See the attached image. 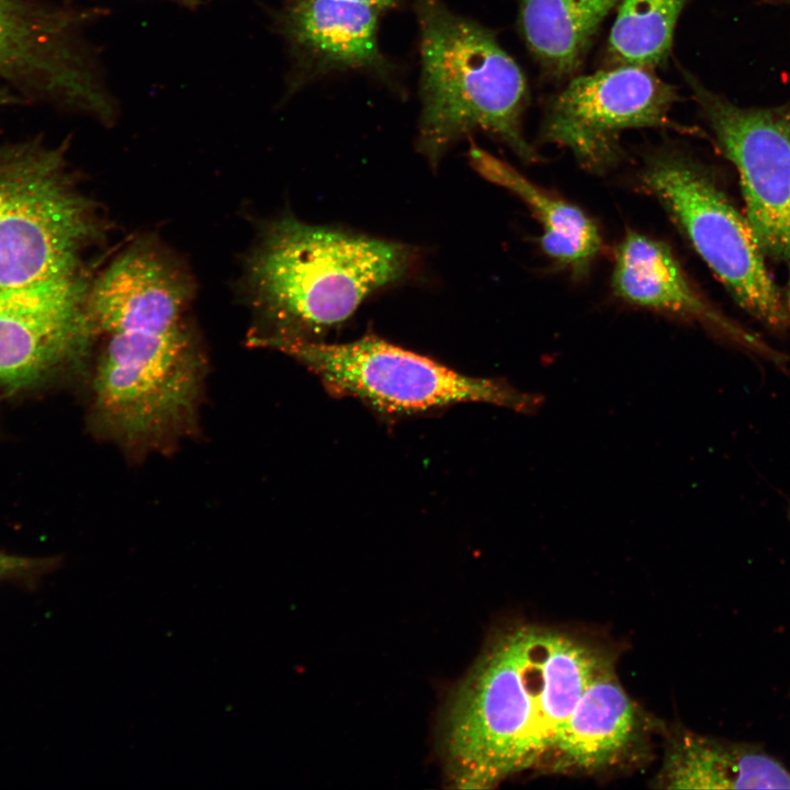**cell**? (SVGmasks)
I'll return each mask as SVG.
<instances>
[{
  "mask_svg": "<svg viewBox=\"0 0 790 790\" xmlns=\"http://www.w3.org/2000/svg\"><path fill=\"white\" fill-rule=\"evenodd\" d=\"M356 1L371 4L375 8H377L379 10H381L382 12H385V11L395 9L400 3L402 0H356Z\"/></svg>",
  "mask_w": 790,
  "mask_h": 790,
  "instance_id": "21",
  "label": "cell"
},
{
  "mask_svg": "<svg viewBox=\"0 0 790 790\" xmlns=\"http://www.w3.org/2000/svg\"><path fill=\"white\" fill-rule=\"evenodd\" d=\"M172 1L181 7H184L187 9H195L201 4V0H168Z\"/></svg>",
  "mask_w": 790,
  "mask_h": 790,
  "instance_id": "22",
  "label": "cell"
},
{
  "mask_svg": "<svg viewBox=\"0 0 790 790\" xmlns=\"http://www.w3.org/2000/svg\"><path fill=\"white\" fill-rule=\"evenodd\" d=\"M640 709L621 686L614 663L584 688L562 727L550 764L555 771L591 772L622 759L641 736Z\"/></svg>",
  "mask_w": 790,
  "mask_h": 790,
  "instance_id": "14",
  "label": "cell"
},
{
  "mask_svg": "<svg viewBox=\"0 0 790 790\" xmlns=\"http://www.w3.org/2000/svg\"><path fill=\"white\" fill-rule=\"evenodd\" d=\"M611 284L613 293L632 305L700 323L719 337L776 363L788 359L703 298L661 240L628 232L616 250Z\"/></svg>",
  "mask_w": 790,
  "mask_h": 790,
  "instance_id": "13",
  "label": "cell"
},
{
  "mask_svg": "<svg viewBox=\"0 0 790 790\" xmlns=\"http://www.w3.org/2000/svg\"><path fill=\"white\" fill-rule=\"evenodd\" d=\"M677 100L676 88L654 70L610 66L573 78L548 101L541 137L569 149L589 171L605 172L621 159L620 133L672 125Z\"/></svg>",
  "mask_w": 790,
  "mask_h": 790,
  "instance_id": "9",
  "label": "cell"
},
{
  "mask_svg": "<svg viewBox=\"0 0 790 790\" xmlns=\"http://www.w3.org/2000/svg\"><path fill=\"white\" fill-rule=\"evenodd\" d=\"M86 13L40 5L29 0H0V34L33 44L72 49L82 40Z\"/></svg>",
  "mask_w": 790,
  "mask_h": 790,
  "instance_id": "20",
  "label": "cell"
},
{
  "mask_svg": "<svg viewBox=\"0 0 790 790\" xmlns=\"http://www.w3.org/2000/svg\"><path fill=\"white\" fill-rule=\"evenodd\" d=\"M297 360L335 395L358 398L387 416L485 403L534 413L543 397L501 380L462 374L374 336L343 343L279 340L267 346Z\"/></svg>",
  "mask_w": 790,
  "mask_h": 790,
  "instance_id": "6",
  "label": "cell"
},
{
  "mask_svg": "<svg viewBox=\"0 0 790 790\" xmlns=\"http://www.w3.org/2000/svg\"><path fill=\"white\" fill-rule=\"evenodd\" d=\"M0 77L27 97L83 111L101 89L95 59L0 34Z\"/></svg>",
  "mask_w": 790,
  "mask_h": 790,
  "instance_id": "18",
  "label": "cell"
},
{
  "mask_svg": "<svg viewBox=\"0 0 790 790\" xmlns=\"http://www.w3.org/2000/svg\"><path fill=\"white\" fill-rule=\"evenodd\" d=\"M383 12L356 0H282L273 18L293 61L289 89L332 71L390 74L379 43Z\"/></svg>",
  "mask_w": 790,
  "mask_h": 790,
  "instance_id": "11",
  "label": "cell"
},
{
  "mask_svg": "<svg viewBox=\"0 0 790 790\" xmlns=\"http://www.w3.org/2000/svg\"><path fill=\"white\" fill-rule=\"evenodd\" d=\"M681 72L738 173L744 215L761 252L786 270L790 302V105L742 108Z\"/></svg>",
  "mask_w": 790,
  "mask_h": 790,
  "instance_id": "8",
  "label": "cell"
},
{
  "mask_svg": "<svg viewBox=\"0 0 790 790\" xmlns=\"http://www.w3.org/2000/svg\"><path fill=\"white\" fill-rule=\"evenodd\" d=\"M472 167L488 181L520 198L542 225L540 244L556 263L576 275L587 272L602 247L595 222L579 207L546 192L507 162L471 142Z\"/></svg>",
  "mask_w": 790,
  "mask_h": 790,
  "instance_id": "16",
  "label": "cell"
},
{
  "mask_svg": "<svg viewBox=\"0 0 790 790\" xmlns=\"http://www.w3.org/2000/svg\"><path fill=\"white\" fill-rule=\"evenodd\" d=\"M193 283L173 255L149 238L127 246L90 284L87 311L97 336L189 318Z\"/></svg>",
  "mask_w": 790,
  "mask_h": 790,
  "instance_id": "12",
  "label": "cell"
},
{
  "mask_svg": "<svg viewBox=\"0 0 790 790\" xmlns=\"http://www.w3.org/2000/svg\"><path fill=\"white\" fill-rule=\"evenodd\" d=\"M613 657L579 636L534 624L501 628L451 693L440 746L452 783L490 788L550 764L584 688Z\"/></svg>",
  "mask_w": 790,
  "mask_h": 790,
  "instance_id": "1",
  "label": "cell"
},
{
  "mask_svg": "<svg viewBox=\"0 0 790 790\" xmlns=\"http://www.w3.org/2000/svg\"><path fill=\"white\" fill-rule=\"evenodd\" d=\"M641 180L736 303L790 336L786 291L771 276L745 215L711 173L685 153L661 148L647 158Z\"/></svg>",
  "mask_w": 790,
  "mask_h": 790,
  "instance_id": "7",
  "label": "cell"
},
{
  "mask_svg": "<svg viewBox=\"0 0 790 790\" xmlns=\"http://www.w3.org/2000/svg\"><path fill=\"white\" fill-rule=\"evenodd\" d=\"M620 0H519L520 34L544 75H575L603 19Z\"/></svg>",
  "mask_w": 790,
  "mask_h": 790,
  "instance_id": "17",
  "label": "cell"
},
{
  "mask_svg": "<svg viewBox=\"0 0 790 790\" xmlns=\"http://www.w3.org/2000/svg\"><path fill=\"white\" fill-rule=\"evenodd\" d=\"M411 262L400 244L275 219L246 261L245 291L257 323L248 342L315 340L373 291L403 278Z\"/></svg>",
  "mask_w": 790,
  "mask_h": 790,
  "instance_id": "2",
  "label": "cell"
},
{
  "mask_svg": "<svg viewBox=\"0 0 790 790\" xmlns=\"http://www.w3.org/2000/svg\"><path fill=\"white\" fill-rule=\"evenodd\" d=\"M106 338L93 376L99 430L131 454L166 449L193 430L206 359L189 318Z\"/></svg>",
  "mask_w": 790,
  "mask_h": 790,
  "instance_id": "4",
  "label": "cell"
},
{
  "mask_svg": "<svg viewBox=\"0 0 790 790\" xmlns=\"http://www.w3.org/2000/svg\"><path fill=\"white\" fill-rule=\"evenodd\" d=\"M90 284L75 274L0 290V386L26 388L87 356Z\"/></svg>",
  "mask_w": 790,
  "mask_h": 790,
  "instance_id": "10",
  "label": "cell"
},
{
  "mask_svg": "<svg viewBox=\"0 0 790 790\" xmlns=\"http://www.w3.org/2000/svg\"><path fill=\"white\" fill-rule=\"evenodd\" d=\"M102 228L60 148L0 149V290L80 274Z\"/></svg>",
  "mask_w": 790,
  "mask_h": 790,
  "instance_id": "5",
  "label": "cell"
},
{
  "mask_svg": "<svg viewBox=\"0 0 790 790\" xmlns=\"http://www.w3.org/2000/svg\"><path fill=\"white\" fill-rule=\"evenodd\" d=\"M421 102L417 148L433 167L470 133L481 131L524 161L537 159L522 132L526 78L495 34L441 0H415Z\"/></svg>",
  "mask_w": 790,
  "mask_h": 790,
  "instance_id": "3",
  "label": "cell"
},
{
  "mask_svg": "<svg viewBox=\"0 0 790 790\" xmlns=\"http://www.w3.org/2000/svg\"><path fill=\"white\" fill-rule=\"evenodd\" d=\"M658 781L668 789H790V772L754 747L684 733L670 743Z\"/></svg>",
  "mask_w": 790,
  "mask_h": 790,
  "instance_id": "15",
  "label": "cell"
},
{
  "mask_svg": "<svg viewBox=\"0 0 790 790\" xmlns=\"http://www.w3.org/2000/svg\"><path fill=\"white\" fill-rule=\"evenodd\" d=\"M688 0H620L611 27L610 66H662L672 50L674 31Z\"/></svg>",
  "mask_w": 790,
  "mask_h": 790,
  "instance_id": "19",
  "label": "cell"
}]
</instances>
